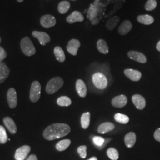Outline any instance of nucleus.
<instances>
[{"mask_svg":"<svg viewBox=\"0 0 160 160\" xmlns=\"http://www.w3.org/2000/svg\"><path fill=\"white\" fill-rule=\"evenodd\" d=\"M100 10V2L98 0H95L94 3L90 6L87 11V18L92 21L94 18H96Z\"/></svg>","mask_w":160,"mask_h":160,"instance_id":"423d86ee","label":"nucleus"},{"mask_svg":"<svg viewBox=\"0 0 160 160\" xmlns=\"http://www.w3.org/2000/svg\"><path fill=\"white\" fill-rule=\"evenodd\" d=\"M155 139L160 142V128L157 129L154 133Z\"/></svg>","mask_w":160,"mask_h":160,"instance_id":"4c0bfd02","label":"nucleus"},{"mask_svg":"<svg viewBox=\"0 0 160 160\" xmlns=\"http://www.w3.org/2000/svg\"><path fill=\"white\" fill-rule=\"evenodd\" d=\"M92 80L96 87L100 90L105 89L108 84L106 77L101 72L95 73L92 75Z\"/></svg>","mask_w":160,"mask_h":160,"instance_id":"20e7f679","label":"nucleus"},{"mask_svg":"<svg viewBox=\"0 0 160 160\" xmlns=\"http://www.w3.org/2000/svg\"><path fill=\"white\" fill-rule=\"evenodd\" d=\"M57 23L55 18L50 14H46L41 17L40 24L41 25L46 29L51 28L54 26Z\"/></svg>","mask_w":160,"mask_h":160,"instance_id":"6e6552de","label":"nucleus"},{"mask_svg":"<svg viewBox=\"0 0 160 160\" xmlns=\"http://www.w3.org/2000/svg\"><path fill=\"white\" fill-rule=\"evenodd\" d=\"M107 154L111 160H117L119 158L118 151L114 148L108 149L107 151Z\"/></svg>","mask_w":160,"mask_h":160,"instance_id":"473e14b6","label":"nucleus"},{"mask_svg":"<svg viewBox=\"0 0 160 160\" xmlns=\"http://www.w3.org/2000/svg\"><path fill=\"white\" fill-rule=\"evenodd\" d=\"M7 101L9 106L14 109L17 104V92L14 88H11L7 92Z\"/></svg>","mask_w":160,"mask_h":160,"instance_id":"1a4fd4ad","label":"nucleus"},{"mask_svg":"<svg viewBox=\"0 0 160 160\" xmlns=\"http://www.w3.org/2000/svg\"><path fill=\"white\" fill-rule=\"evenodd\" d=\"M93 142L96 145L98 149L103 148L104 145H106V143H108L110 139H104L103 138L101 137H94L92 139Z\"/></svg>","mask_w":160,"mask_h":160,"instance_id":"b1692460","label":"nucleus"},{"mask_svg":"<svg viewBox=\"0 0 160 160\" xmlns=\"http://www.w3.org/2000/svg\"><path fill=\"white\" fill-rule=\"evenodd\" d=\"M71 131L69 125L65 123H53L48 126L43 133L44 138L49 141L65 137Z\"/></svg>","mask_w":160,"mask_h":160,"instance_id":"f257e3e1","label":"nucleus"},{"mask_svg":"<svg viewBox=\"0 0 160 160\" xmlns=\"http://www.w3.org/2000/svg\"><path fill=\"white\" fill-rule=\"evenodd\" d=\"M120 21V18L117 16L110 17L106 22V28L109 30H113Z\"/></svg>","mask_w":160,"mask_h":160,"instance_id":"bb28decb","label":"nucleus"},{"mask_svg":"<svg viewBox=\"0 0 160 160\" xmlns=\"http://www.w3.org/2000/svg\"><path fill=\"white\" fill-rule=\"evenodd\" d=\"M132 28V24L129 20H125L122 23L118 28V33L120 35H126Z\"/></svg>","mask_w":160,"mask_h":160,"instance_id":"a211bd4d","label":"nucleus"},{"mask_svg":"<svg viewBox=\"0 0 160 160\" xmlns=\"http://www.w3.org/2000/svg\"><path fill=\"white\" fill-rule=\"evenodd\" d=\"M54 54L55 56L57 58L58 61L60 62H63L65 60V55L62 49L59 47V46H57L54 49Z\"/></svg>","mask_w":160,"mask_h":160,"instance_id":"cd10ccee","label":"nucleus"},{"mask_svg":"<svg viewBox=\"0 0 160 160\" xmlns=\"http://www.w3.org/2000/svg\"><path fill=\"white\" fill-rule=\"evenodd\" d=\"M71 103V99L67 96H61L58 98L57 104L60 106H69Z\"/></svg>","mask_w":160,"mask_h":160,"instance_id":"2f4dec72","label":"nucleus"},{"mask_svg":"<svg viewBox=\"0 0 160 160\" xmlns=\"http://www.w3.org/2000/svg\"><path fill=\"white\" fill-rule=\"evenodd\" d=\"M71 1H76V0H71Z\"/></svg>","mask_w":160,"mask_h":160,"instance_id":"a18cd8bd","label":"nucleus"},{"mask_svg":"<svg viewBox=\"0 0 160 160\" xmlns=\"http://www.w3.org/2000/svg\"><path fill=\"white\" fill-rule=\"evenodd\" d=\"M157 6L156 0H148L145 5V8L147 11L154 10Z\"/></svg>","mask_w":160,"mask_h":160,"instance_id":"72a5a7b5","label":"nucleus"},{"mask_svg":"<svg viewBox=\"0 0 160 160\" xmlns=\"http://www.w3.org/2000/svg\"><path fill=\"white\" fill-rule=\"evenodd\" d=\"M20 46L23 53L28 57L32 56L36 53V49L34 45L32 40L28 37H26L22 40L20 43Z\"/></svg>","mask_w":160,"mask_h":160,"instance_id":"7ed1b4c3","label":"nucleus"},{"mask_svg":"<svg viewBox=\"0 0 160 160\" xmlns=\"http://www.w3.org/2000/svg\"><path fill=\"white\" fill-rule=\"evenodd\" d=\"M80 46L81 43L80 41L77 39H73L69 41L68 44L67 46V49L70 54L76 56L77 55V52L80 48Z\"/></svg>","mask_w":160,"mask_h":160,"instance_id":"f8f14e48","label":"nucleus"},{"mask_svg":"<svg viewBox=\"0 0 160 160\" xmlns=\"http://www.w3.org/2000/svg\"><path fill=\"white\" fill-rule=\"evenodd\" d=\"M124 74L128 78L133 81H138L142 77L141 72L132 69H126L124 71Z\"/></svg>","mask_w":160,"mask_h":160,"instance_id":"ddd939ff","label":"nucleus"},{"mask_svg":"<svg viewBox=\"0 0 160 160\" xmlns=\"http://www.w3.org/2000/svg\"><path fill=\"white\" fill-rule=\"evenodd\" d=\"M1 38H0V43H1Z\"/></svg>","mask_w":160,"mask_h":160,"instance_id":"c03bdc74","label":"nucleus"},{"mask_svg":"<svg viewBox=\"0 0 160 160\" xmlns=\"http://www.w3.org/2000/svg\"><path fill=\"white\" fill-rule=\"evenodd\" d=\"M41 86L39 81H35L32 84L30 92V99L31 102H37L40 97Z\"/></svg>","mask_w":160,"mask_h":160,"instance_id":"39448f33","label":"nucleus"},{"mask_svg":"<svg viewBox=\"0 0 160 160\" xmlns=\"http://www.w3.org/2000/svg\"><path fill=\"white\" fill-rule=\"evenodd\" d=\"M156 48H157V49L158 51L160 52V40L158 42V43L157 44Z\"/></svg>","mask_w":160,"mask_h":160,"instance_id":"a19ab883","label":"nucleus"},{"mask_svg":"<svg viewBox=\"0 0 160 160\" xmlns=\"http://www.w3.org/2000/svg\"><path fill=\"white\" fill-rule=\"evenodd\" d=\"M90 123V113L89 112L84 113L81 117V123L83 129H86L88 128Z\"/></svg>","mask_w":160,"mask_h":160,"instance_id":"393cba45","label":"nucleus"},{"mask_svg":"<svg viewBox=\"0 0 160 160\" xmlns=\"http://www.w3.org/2000/svg\"><path fill=\"white\" fill-rule=\"evenodd\" d=\"M71 143V141L70 139H63L57 143L56 148L59 151H63L68 148Z\"/></svg>","mask_w":160,"mask_h":160,"instance_id":"c85d7f7f","label":"nucleus"},{"mask_svg":"<svg viewBox=\"0 0 160 160\" xmlns=\"http://www.w3.org/2000/svg\"><path fill=\"white\" fill-rule=\"evenodd\" d=\"M7 53L2 47L0 46V62L2 61L7 57Z\"/></svg>","mask_w":160,"mask_h":160,"instance_id":"e433bc0d","label":"nucleus"},{"mask_svg":"<svg viewBox=\"0 0 160 160\" xmlns=\"http://www.w3.org/2000/svg\"><path fill=\"white\" fill-rule=\"evenodd\" d=\"M137 136L134 132H129L127 133L125 137V142L126 147L129 148L133 147L136 142Z\"/></svg>","mask_w":160,"mask_h":160,"instance_id":"4be33fe9","label":"nucleus"},{"mask_svg":"<svg viewBox=\"0 0 160 160\" xmlns=\"http://www.w3.org/2000/svg\"><path fill=\"white\" fill-rule=\"evenodd\" d=\"M30 147L29 145H23L16 150L14 155L16 160H24L28 156L30 151Z\"/></svg>","mask_w":160,"mask_h":160,"instance_id":"0eeeda50","label":"nucleus"},{"mask_svg":"<svg viewBox=\"0 0 160 160\" xmlns=\"http://www.w3.org/2000/svg\"><path fill=\"white\" fill-rule=\"evenodd\" d=\"M97 49L103 54H107L109 52V47L106 42L103 39H99L97 43Z\"/></svg>","mask_w":160,"mask_h":160,"instance_id":"a878e982","label":"nucleus"},{"mask_svg":"<svg viewBox=\"0 0 160 160\" xmlns=\"http://www.w3.org/2000/svg\"><path fill=\"white\" fill-rule=\"evenodd\" d=\"M3 122L4 123V125L6 128L8 129V130L12 134L16 133L17 131V128L16 125L15 124V122L12 118L9 117H6L4 119Z\"/></svg>","mask_w":160,"mask_h":160,"instance_id":"aec40b11","label":"nucleus"},{"mask_svg":"<svg viewBox=\"0 0 160 160\" xmlns=\"http://www.w3.org/2000/svg\"><path fill=\"white\" fill-rule=\"evenodd\" d=\"M63 85V80L61 77L53 78L47 84L46 92L49 94H53L58 91Z\"/></svg>","mask_w":160,"mask_h":160,"instance_id":"f03ea898","label":"nucleus"},{"mask_svg":"<svg viewBox=\"0 0 160 160\" xmlns=\"http://www.w3.org/2000/svg\"><path fill=\"white\" fill-rule=\"evenodd\" d=\"M26 160H38L36 155L34 154L30 155Z\"/></svg>","mask_w":160,"mask_h":160,"instance_id":"ea45409f","label":"nucleus"},{"mask_svg":"<svg viewBox=\"0 0 160 160\" xmlns=\"http://www.w3.org/2000/svg\"><path fill=\"white\" fill-rule=\"evenodd\" d=\"M87 149L86 145H82L79 147L77 149V152L82 158H85L87 157Z\"/></svg>","mask_w":160,"mask_h":160,"instance_id":"c9c22d12","label":"nucleus"},{"mask_svg":"<svg viewBox=\"0 0 160 160\" xmlns=\"http://www.w3.org/2000/svg\"><path fill=\"white\" fill-rule=\"evenodd\" d=\"M8 140L7 134L4 128L0 125V143H5Z\"/></svg>","mask_w":160,"mask_h":160,"instance_id":"f704fd0d","label":"nucleus"},{"mask_svg":"<svg viewBox=\"0 0 160 160\" xmlns=\"http://www.w3.org/2000/svg\"><path fill=\"white\" fill-rule=\"evenodd\" d=\"M17 1L18 2H22L23 1V0H17Z\"/></svg>","mask_w":160,"mask_h":160,"instance_id":"37998d69","label":"nucleus"},{"mask_svg":"<svg viewBox=\"0 0 160 160\" xmlns=\"http://www.w3.org/2000/svg\"><path fill=\"white\" fill-rule=\"evenodd\" d=\"M137 21L139 23H141L145 25H150L154 23V18L153 17L145 14V15H140L137 17Z\"/></svg>","mask_w":160,"mask_h":160,"instance_id":"5701e85b","label":"nucleus"},{"mask_svg":"<svg viewBox=\"0 0 160 160\" xmlns=\"http://www.w3.org/2000/svg\"><path fill=\"white\" fill-rule=\"evenodd\" d=\"M32 35L35 38L39 40L40 44L43 46H45L46 43H49L51 40L50 36L45 32L33 31L32 32Z\"/></svg>","mask_w":160,"mask_h":160,"instance_id":"9d476101","label":"nucleus"},{"mask_svg":"<svg viewBox=\"0 0 160 160\" xmlns=\"http://www.w3.org/2000/svg\"><path fill=\"white\" fill-rule=\"evenodd\" d=\"M114 119L122 124H126L129 122V118L125 114H121V113H116L114 115Z\"/></svg>","mask_w":160,"mask_h":160,"instance_id":"7c9ffc66","label":"nucleus"},{"mask_svg":"<svg viewBox=\"0 0 160 160\" xmlns=\"http://www.w3.org/2000/svg\"><path fill=\"white\" fill-rule=\"evenodd\" d=\"M71 4L69 2L67 1H61L58 7V12L61 14H65L67 12H68L70 8Z\"/></svg>","mask_w":160,"mask_h":160,"instance_id":"c756f323","label":"nucleus"},{"mask_svg":"<svg viewBox=\"0 0 160 160\" xmlns=\"http://www.w3.org/2000/svg\"><path fill=\"white\" fill-rule=\"evenodd\" d=\"M10 74V69L6 63L0 62V84L2 83L8 78Z\"/></svg>","mask_w":160,"mask_h":160,"instance_id":"f3484780","label":"nucleus"},{"mask_svg":"<svg viewBox=\"0 0 160 160\" xmlns=\"http://www.w3.org/2000/svg\"><path fill=\"white\" fill-rule=\"evenodd\" d=\"M114 128H115V125L113 123L106 122V123H103L98 126L97 132L99 133L104 134V133H106L109 132L113 130Z\"/></svg>","mask_w":160,"mask_h":160,"instance_id":"412c9836","label":"nucleus"},{"mask_svg":"<svg viewBox=\"0 0 160 160\" xmlns=\"http://www.w3.org/2000/svg\"><path fill=\"white\" fill-rule=\"evenodd\" d=\"M76 90L81 97H85L87 95V87L84 82L82 80H78L76 82Z\"/></svg>","mask_w":160,"mask_h":160,"instance_id":"6ab92c4d","label":"nucleus"},{"mask_svg":"<svg viewBox=\"0 0 160 160\" xmlns=\"http://www.w3.org/2000/svg\"><path fill=\"white\" fill-rule=\"evenodd\" d=\"M97 160V158L96 157H92L91 158H90L89 160Z\"/></svg>","mask_w":160,"mask_h":160,"instance_id":"79ce46f5","label":"nucleus"},{"mask_svg":"<svg viewBox=\"0 0 160 160\" xmlns=\"http://www.w3.org/2000/svg\"><path fill=\"white\" fill-rule=\"evenodd\" d=\"M128 56L130 59L133 61H135L139 63H145L147 62V58L142 53L139 52L131 51L128 53Z\"/></svg>","mask_w":160,"mask_h":160,"instance_id":"9b49d317","label":"nucleus"},{"mask_svg":"<svg viewBox=\"0 0 160 160\" xmlns=\"http://www.w3.org/2000/svg\"><path fill=\"white\" fill-rule=\"evenodd\" d=\"M84 20L83 15L78 11H75L67 18V22L69 24L81 22Z\"/></svg>","mask_w":160,"mask_h":160,"instance_id":"dca6fc26","label":"nucleus"},{"mask_svg":"<svg viewBox=\"0 0 160 160\" xmlns=\"http://www.w3.org/2000/svg\"><path fill=\"white\" fill-rule=\"evenodd\" d=\"M128 103V98L125 95H120L114 97L112 101V104L117 108L125 107Z\"/></svg>","mask_w":160,"mask_h":160,"instance_id":"2eb2a0df","label":"nucleus"},{"mask_svg":"<svg viewBox=\"0 0 160 160\" xmlns=\"http://www.w3.org/2000/svg\"><path fill=\"white\" fill-rule=\"evenodd\" d=\"M100 18H98V17H96V18H94L93 20H92V25H97L100 23Z\"/></svg>","mask_w":160,"mask_h":160,"instance_id":"58836bf2","label":"nucleus"},{"mask_svg":"<svg viewBox=\"0 0 160 160\" xmlns=\"http://www.w3.org/2000/svg\"><path fill=\"white\" fill-rule=\"evenodd\" d=\"M132 102L135 107L139 110H143L146 106V101L145 98L139 94H135L132 97Z\"/></svg>","mask_w":160,"mask_h":160,"instance_id":"4468645a","label":"nucleus"}]
</instances>
